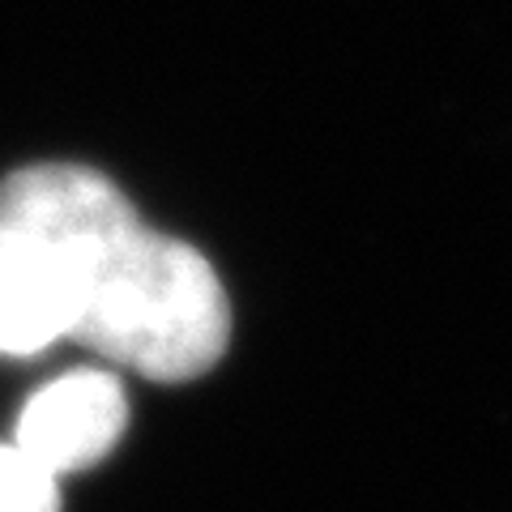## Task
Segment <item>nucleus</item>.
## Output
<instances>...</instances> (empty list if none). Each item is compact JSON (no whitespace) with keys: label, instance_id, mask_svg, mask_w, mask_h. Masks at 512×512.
I'll return each instance as SVG.
<instances>
[{"label":"nucleus","instance_id":"2","mask_svg":"<svg viewBox=\"0 0 512 512\" xmlns=\"http://www.w3.org/2000/svg\"><path fill=\"white\" fill-rule=\"evenodd\" d=\"M128 423V402L116 376L107 372H69L30 397L13 444L35 457L47 474H77L103 461L116 448Z\"/></svg>","mask_w":512,"mask_h":512},{"label":"nucleus","instance_id":"3","mask_svg":"<svg viewBox=\"0 0 512 512\" xmlns=\"http://www.w3.org/2000/svg\"><path fill=\"white\" fill-rule=\"evenodd\" d=\"M56 338H64V316L52 286L18 239L0 231V350L35 355Z\"/></svg>","mask_w":512,"mask_h":512},{"label":"nucleus","instance_id":"1","mask_svg":"<svg viewBox=\"0 0 512 512\" xmlns=\"http://www.w3.org/2000/svg\"><path fill=\"white\" fill-rule=\"evenodd\" d=\"M0 231L30 252L64 333L150 380H192L231 342L227 291L197 248L141 222L86 167H22L0 184Z\"/></svg>","mask_w":512,"mask_h":512},{"label":"nucleus","instance_id":"4","mask_svg":"<svg viewBox=\"0 0 512 512\" xmlns=\"http://www.w3.org/2000/svg\"><path fill=\"white\" fill-rule=\"evenodd\" d=\"M60 487L18 444H0V512H56Z\"/></svg>","mask_w":512,"mask_h":512}]
</instances>
